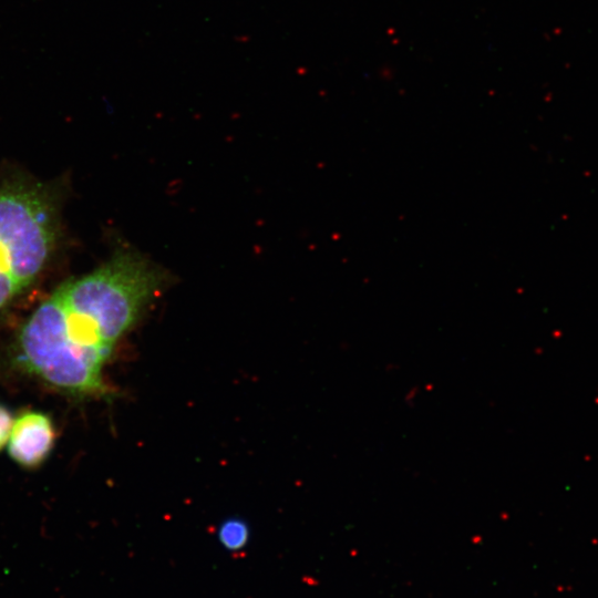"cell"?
Wrapping results in <instances>:
<instances>
[{
  "label": "cell",
  "instance_id": "277c9868",
  "mask_svg": "<svg viewBox=\"0 0 598 598\" xmlns=\"http://www.w3.org/2000/svg\"><path fill=\"white\" fill-rule=\"evenodd\" d=\"M12 423L11 412L0 403V450L8 443Z\"/></svg>",
  "mask_w": 598,
  "mask_h": 598
},
{
  "label": "cell",
  "instance_id": "6da1fadb",
  "mask_svg": "<svg viewBox=\"0 0 598 598\" xmlns=\"http://www.w3.org/2000/svg\"><path fill=\"white\" fill-rule=\"evenodd\" d=\"M53 206L40 189L0 187V311L42 271L55 239Z\"/></svg>",
  "mask_w": 598,
  "mask_h": 598
},
{
  "label": "cell",
  "instance_id": "7a4b0ae2",
  "mask_svg": "<svg viewBox=\"0 0 598 598\" xmlns=\"http://www.w3.org/2000/svg\"><path fill=\"white\" fill-rule=\"evenodd\" d=\"M55 441L53 422L40 411H24L13 420L8 440V452L19 466L34 470L52 452Z\"/></svg>",
  "mask_w": 598,
  "mask_h": 598
},
{
  "label": "cell",
  "instance_id": "3957f363",
  "mask_svg": "<svg viewBox=\"0 0 598 598\" xmlns=\"http://www.w3.org/2000/svg\"><path fill=\"white\" fill-rule=\"evenodd\" d=\"M218 540L221 546L230 551L244 549L249 540V527L240 518L224 520L218 528Z\"/></svg>",
  "mask_w": 598,
  "mask_h": 598
}]
</instances>
